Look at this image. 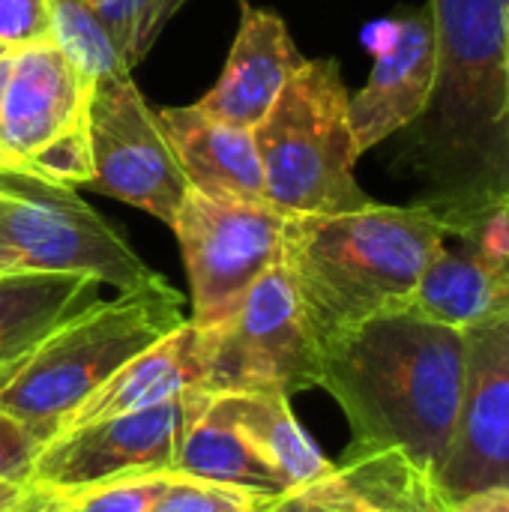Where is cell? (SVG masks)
Returning a JSON list of instances; mask_svg holds the SVG:
<instances>
[{
  "mask_svg": "<svg viewBox=\"0 0 509 512\" xmlns=\"http://www.w3.org/2000/svg\"><path fill=\"white\" fill-rule=\"evenodd\" d=\"M438 27V78L423 114L402 129V168L417 177L414 204L447 234L509 201V0H429Z\"/></svg>",
  "mask_w": 509,
  "mask_h": 512,
  "instance_id": "cell-1",
  "label": "cell"
},
{
  "mask_svg": "<svg viewBox=\"0 0 509 512\" xmlns=\"http://www.w3.org/2000/svg\"><path fill=\"white\" fill-rule=\"evenodd\" d=\"M465 330L414 309L378 315L321 351L318 387L351 423V447L393 450L435 477L465 387Z\"/></svg>",
  "mask_w": 509,
  "mask_h": 512,
  "instance_id": "cell-2",
  "label": "cell"
},
{
  "mask_svg": "<svg viewBox=\"0 0 509 512\" xmlns=\"http://www.w3.org/2000/svg\"><path fill=\"white\" fill-rule=\"evenodd\" d=\"M444 237V222L420 204L372 201L348 213L285 216L279 261L318 351L378 315L408 309Z\"/></svg>",
  "mask_w": 509,
  "mask_h": 512,
  "instance_id": "cell-3",
  "label": "cell"
},
{
  "mask_svg": "<svg viewBox=\"0 0 509 512\" xmlns=\"http://www.w3.org/2000/svg\"><path fill=\"white\" fill-rule=\"evenodd\" d=\"M186 321L180 291L162 276L117 291L114 300L99 297L36 345L0 387V411L48 444L117 369Z\"/></svg>",
  "mask_w": 509,
  "mask_h": 512,
  "instance_id": "cell-4",
  "label": "cell"
},
{
  "mask_svg": "<svg viewBox=\"0 0 509 512\" xmlns=\"http://www.w3.org/2000/svg\"><path fill=\"white\" fill-rule=\"evenodd\" d=\"M348 87L333 57L306 60L252 129L267 204L282 216L348 213L372 204L354 177L360 159Z\"/></svg>",
  "mask_w": 509,
  "mask_h": 512,
  "instance_id": "cell-5",
  "label": "cell"
},
{
  "mask_svg": "<svg viewBox=\"0 0 509 512\" xmlns=\"http://www.w3.org/2000/svg\"><path fill=\"white\" fill-rule=\"evenodd\" d=\"M9 273H87L117 291L159 276L75 186L0 168V276Z\"/></svg>",
  "mask_w": 509,
  "mask_h": 512,
  "instance_id": "cell-6",
  "label": "cell"
},
{
  "mask_svg": "<svg viewBox=\"0 0 509 512\" xmlns=\"http://www.w3.org/2000/svg\"><path fill=\"white\" fill-rule=\"evenodd\" d=\"M201 393H294L318 387L321 351L312 342L297 291L276 261L246 294L240 312L216 333H201Z\"/></svg>",
  "mask_w": 509,
  "mask_h": 512,
  "instance_id": "cell-7",
  "label": "cell"
},
{
  "mask_svg": "<svg viewBox=\"0 0 509 512\" xmlns=\"http://www.w3.org/2000/svg\"><path fill=\"white\" fill-rule=\"evenodd\" d=\"M285 216L267 201H228L189 189L171 231L177 234L192 291L189 324L198 333L222 330L249 288L282 255Z\"/></svg>",
  "mask_w": 509,
  "mask_h": 512,
  "instance_id": "cell-8",
  "label": "cell"
},
{
  "mask_svg": "<svg viewBox=\"0 0 509 512\" xmlns=\"http://www.w3.org/2000/svg\"><path fill=\"white\" fill-rule=\"evenodd\" d=\"M90 183L138 210H147L168 228L174 225L189 180L171 147L159 111L147 105L129 75L93 84L87 108Z\"/></svg>",
  "mask_w": 509,
  "mask_h": 512,
  "instance_id": "cell-9",
  "label": "cell"
},
{
  "mask_svg": "<svg viewBox=\"0 0 509 512\" xmlns=\"http://www.w3.org/2000/svg\"><path fill=\"white\" fill-rule=\"evenodd\" d=\"M207 393H186L171 402L66 429L36 456L27 486L48 492H81L132 474L174 471L189 420Z\"/></svg>",
  "mask_w": 509,
  "mask_h": 512,
  "instance_id": "cell-10",
  "label": "cell"
},
{
  "mask_svg": "<svg viewBox=\"0 0 509 512\" xmlns=\"http://www.w3.org/2000/svg\"><path fill=\"white\" fill-rule=\"evenodd\" d=\"M465 342L462 402L438 471L444 501L509 486V315L465 330Z\"/></svg>",
  "mask_w": 509,
  "mask_h": 512,
  "instance_id": "cell-11",
  "label": "cell"
},
{
  "mask_svg": "<svg viewBox=\"0 0 509 512\" xmlns=\"http://www.w3.org/2000/svg\"><path fill=\"white\" fill-rule=\"evenodd\" d=\"M438 78V27L432 6L402 9L381 27L375 66L348 99L354 147L366 150L408 129L426 108Z\"/></svg>",
  "mask_w": 509,
  "mask_h": 512,
  "instance_id": "cell-12",
  "label": "cell"
},
{
  "mask_svg": "<svg viewBox=\"0 0 509 512\" xmlns=\"http://www.w3.org/2000/svg\"><path fill=\"white\" fill-rule=\"evenodd\" d=\"M93 84L54 42L12 51L0 102V144L12 168H24L54 141L87 132Z\"/></svg>",
  "mask_w": 509,
  "mask_h": 512,
  "instance_id": "cell-13",
  "label": "cell"
},
{
  "mask_svg": "<svg viewBox=\"0 0 509 512\" xmlns=\"http://www.w3.org/2000/svg\"><path fill=\"white\" fill-rule=\"evenodd\" d=\"M264 512H447V501L435 477L402 453L348 447L327 477L270 501Z\"/></svg>",
  "mask_w": 509,
  "mask_h": 512,
  "instance_id": "cell-14",
  "label": "cell"
},
{
  "mask_svg": "<svg viewBox=\"0 0 509 512\" xmlns=\"http://www.w3.org/2000/svg\"><path fill=\"white\" fill-rule=\"evenodd\" d=\"M303 63L306 57L297 51L285 21L270 9L243 3L228 63L195 105L222 123L255 129Z\"/></svg>",
  "mask_w": 509,
  "mask_h": 512,
  "instance_id": "cell-15",
  "label": "cell"
},
{
  "mask_svg": "<svg viewBox=\"0 0 509 512\" xmlns=\"http://www.w3.org/2000/svg\"><path fill=\"white\" fill-rule=\"evenodd\" d=\"M159 117L195 192L228 201H267L252 129L222 123L198 105L162 108Z\"/></svg>",
  "mask_w": 509,
  "mask_h": 512,
  "instance_id": "cell-16",
  "label": "cell"
},
{
  "mask_svg": "<svg viewBox=\"0 0 509 512\" xmlns=\"http://www.w3.org/2000/svg\"><path fill=\"white\" fill-rule=\"evenodd\" d=\"M201 381H204V342L201 333L186 321L174 333L159 339L153 348L132 357L123 369H117L93 396H87L81 408H75L66 429L144 411L186 393H201Z\"/></svg>",
  "mask_w": 509,
  "mask_h": 512,
  "instance_id": "cell-17",
  "label": "cell"
},
{
  "mask_svg": "<svg viewBox=\"0 0 509 512\" xmlns=\"http://www.w3.org/2000/svg\"><path fill=\"white\" fill-rule=\"evenodd\" d=\"M174 474L240 489L267 501L294 492V483L279 462L243 426L228 420L210 396H204L198 414L183 432Z\"/></svg>",
  "mask_w": 509,
  "mask_h": 512,
  "instance_id": "cell-18",
  "label": "cell"
},
{
  "mask_svg": "<svg viewBox=\"0 0 509 512\" xmlns=\"http://www.w3.org/2000/svg\"><path fill=\"white\" fill-rule=\"evenodd\" d=\"M408 309L438 324L471 330L509 315V258H489L444 237Z\"/></svg>",
  "mask_w": 509,
  "mask_h": 512,
  "instance_id": "cell-19",
  "label": "cell"
},
{
  "mask_svg": "<svg viewBox=\"0 0 509 512\" xmlns=\"http://www.w3.org/2000/svg\"><path fill=\"white\" fill-rule=\"evenodd\" d=\"M99 288L87 273L0 276V387L57 324L96 303Z\"/></svg>",
  "mask_w": 509,
  "mask_h": 512,
  "instance_id": "cell-20",
  "label": "cell"
},
{
  "mask_svg": "<svg viewBox=\"0 0 509 512\" xmlns=\"http://www.w3.org/2000/svg\"><path fill=\"white\" fill-rule=\"evenodd\" d=\"M210 399L228 420L243 426L279 462L294 489L315 483L333 471L336 462H330L303 432L285 393H219Z\"/></svg>",
  "mask_w": 509,
  "mask_h": 512,
  "instance_id": "cell-21",
  "label": "cell"
},
{
  "mask_svg": "<svg viewBox=\"0 0 509 512\" xmlns=\"http://www.w3.org/2000/svg\"><path fill=\"white\" fill-rule=\"evenodd\" d=\"M51 42L90 84H99L114 75H129V63L114 33L84 0H54Z\"/></svg>",
  "mask_w": 509,
  "mask_h": 512,
  "instance_id": "cell-22",
  "label": "cell"
},
{
  "mask_svg": "<svg viewBox=\"0 0 509 512\" xmlns=\"http://www.w3.org/2000/svg\"><path fill=\"white\" fill-rule=\"evenodd\" d=\"M114 33L129 69L153 48L165 21L183 0H84Z\"/></svg>",
  "mask_w": 509,
  "mask_h": 512,
  "instance_id": "cell-23",
  "label": "cell"
},
{
  "mask_svg": "<svg viewBox=\"0 0 509 512\" xmlns=\"http://www.w3.org/2000/svg\"><path fill=\"white\" fill-rule=\"evenodd\" d=\"M174 471L156 474H132L120 480H108L81 492H63L72 498L75 512H150L162 492L171 486Z\"/></svg>",
  "mask_w": 509,
  "mask_h": 512,
  "instance_id": "cell-24",
  "label": "cell"
},
{
  "mask_svg": "<svg viewBox=\"0 0 509 512\" xmlns=\"http://www.w3.org/2000/svg\"><path fill=\"white\" fill-rule=\"evenodd\" d=\"M267 504V498L240 489L174 474L171 486L162 492V498L150 512H264Z\"/></svg>",
  "mask_w": 509,
  "mask_h": 512,
  "instance_id": "cell-25",
  "label": "cell"
},
{
  "mask_svg": "<svg viewBox=\"0 0 509 512\" xmlns=\"http://www.w3.org/2000/svg\"><path fill=\"white\" fill-rule=\"evenodd\" d=\"M54 36V0H0V51H21Z\"/></svg>",
  "mask_w": 509,
  "mask_h": 512,
  "instance_id": "cell-26",
  "label": "cell"
},
{
  "mask_svg": "<svg viewBox=\"0 0 509 512\" xmlns=\"http://www.w3.org/2000/svg\"><path fill=\"white\" fill-rule=\"evenodd\" d=\"M42 447L45 444L27 426H21L15 417L0 411V480L27 483L30 468L42 453Z\"/></svg>",
  "mask_w": 509,
  "mask_h": 512,
  "instance_id": "cell-27",
  "label": "cell"
},
{
  "mask_svg": "<svg viewBox=\"0 0 509 512\" xmlns=\"http://www.w3.org/2000/svg\"><path fill=\"white\" fill-rule=\"evenodd\" d=\"M447 512H509V486H495L447 501Z\"/></svg>",
  "mask_w": 509,
  "mask_h": 512,
  "instance_id": "cell-28",
  "label": "cell"
},
{
  "mask_svg": "<svg viewBox=\"0 0 509 512\" xmlns=\"http://www.w3.org/2000/svg\"><path fill=\"white\" fill-rule=\"evenodd\" d=\"M12 512H75V504L63 492H48V489L27 486L24 498L18 501V507Z\"/></svg>",
  "mask_w": 509,
  "mask_h": 512,
  "instance_id": "cell-29",
  "label": "cell"
},
{
  "mask_svg": "<svg viewBox=\"0 0 509 512\" xmlns=\"http://www.w3.org/2000/svg\"><path fill=\"white\" fill-rule=\"evenodd\" d=\"M27 483H12V480H0V512H12L18 507V501L24 498Z\"/></svg>",
  "mask_w": 509,
  "mask_h": 512,
  "instance_id": "cell-30",
  "label": "cell"
},
{
  "mask_svg": "<svg viewBox=\"0 0 509 512\" xmlns=\"http://www.w3.org/2000/svg\"><path fill=\"white\" fill-rule=\"evenodd\" d=\"M9 63H12V51H0V102H3V90H6V78H9ZM0 168H12L6 153H3V144H0Z\"/></svg>",
  "mask_w": 509,
  "mask_h": 512,
  "instance_id": "cell-31",
  "label": "cell"
},
{
  "mask_svg": "<svg viewBox=\"0 0 509 512\" xmlns=\"http://www.w3.org/2000/svg\"><path fill=\"white\" fill-rule=\"evenodd\" d=\"M504 54H507V69H509V6H507V21H504Z\"/></svg>",
  "mask_w": 509,
  "mask_h": 512,
  "instance_id": "cell-32",
  "label": "cell"
},
{
  "mask_svg": "<svg viewBox=\"0 0 509 512\" xmlns=\"http://www.w3.org/2000/svg\"><path fill=\"white\" fill-rule=\"evenodd\" d=\"M507 204H509V201H507Z\"/></svg>",
  "mask_w": 509,
  "mask_h": 512,
  "instance_id": "cell-33",
  "label": "cell"
}]
</instances>
